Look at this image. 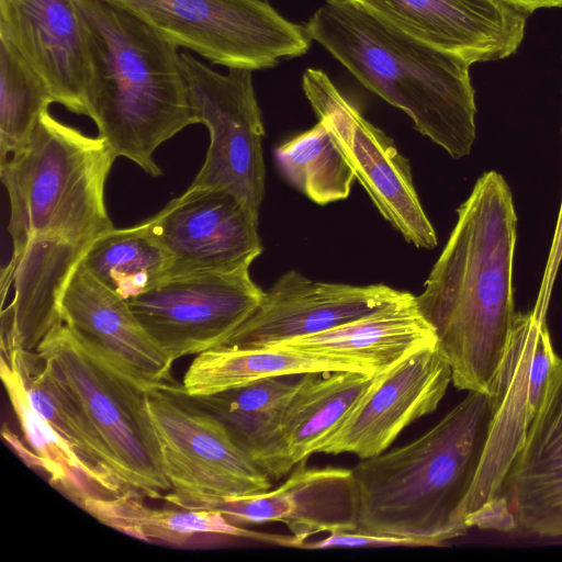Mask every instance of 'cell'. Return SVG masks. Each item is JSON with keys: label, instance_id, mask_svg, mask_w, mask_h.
<instances>
[{"label": "cell", "instance_id": "6da1fadb", "mask_svg": "<svg viewBox=\"0 0 562 562\" xmlns=\"http://www.w3.org/2000/svg\"><path fill=\"white\" fill-rule=\"evenodd\" d=\"M457 214L415 300L450 366L452 384L492 395L517 314L513 291L517 214L504 177L494 170L483 173Z\"/></svg>", "mask_w": 562, "mask_h": 562}, {"label": "cell", "instance_id": "7a4b0ae2", "mask_svg": "<svg viewBox=\"0 0 562 562\" xmlns=\"http://www.w3.org/2000/svg\"><path fill=\"white\" fill-rule=\"evenodd\" d=\"M495 407L490 394L468 395L409 443L361 459L352 469L356 530L407 538L425 547L464 535L465 502L485 453Z\"/></svg>", "mask_w": 562, "mask_h": 562}, {"label": "cell", "instance_id": "3957f363", "mask_svg": "<svg viewBox=\"0 0 562 562\" xmlns=\"http://www.w3.org/2000/svg\"><path fill=\"white\" fill-rule=\"evenodd\" d=\"M75 1L91 63L87 116L116 157L159 177L162 170L153 157L156 149L198 124L179 47L116 4Z\"/></svg>", "mask_w": 562, "mask_h": 562}, {"label": "cell", "instance_id": "277c9868", "mask_svg": "<svg viewBox=\"0 0 562 562\" xmlns=\"http://www.w3.org/2000/svg\"><path fill=\"white\" fill-rule=\"evenodd\" d=\"M305 29L366 88L404 111L452 158L475 140V92L464 58L422 41L351 0H325Z\"/></svg>", "mask_w": 562, "mask_h": 562}, {"label": "cell", "instance_id": "5b68a950", "mask_svg": "<svg viewBox=\"0 0 562 562\" xmlns=\"http://www.w3.org/2000/svg\"><path fill=\"white\" fill-rule=\"evenodd\" d=\"M116 158L103 138L44 111L26 140L0 162L10 202L12 255L37 235H59L88 247L113 228L105 183Z\"/></svg>", "mask_w": 562, "mask_h": 562}, {"label": "cell", "instance_id": "8992f818", "mask_svg": "<svg viewBox=\"0 0 562 562\" xmlns=\"http://www.w3.org/2000/svg\"><path fill=\"white\" fill-rule=\"evenodd\" d=\"M80 403L120 479L137 496L170 490L150 417L148 387L83 345L59 323L36 349Z\"/></svg>", "mask_w": 562, "mask_h": 562}, {"label": "cell", "instance_id": "52a82bcc", "mask_svg": "<svg viewBox=\"0 0 562 562\" xmlns=\"http://www.w3.org/2000/svg\"><path fill=\"white\" fill-rule=\"evenodd\" d=\"M162 467L171 490L164 499L178 508L262 493L271 477L233 440L225 426L176 381L146 390Z\"/></svg>", "mask_w": 562, "mask_h": 562}, {"label": "cell", "instance_id": "ba28073f", "mask_svg": "<svg viewBox=\"0 0 562 562\" xmlns=\"http://www.w3.org/2000/svg\"><path fill=\"white\" fill-rule=\"evenodd\" d=\"M176 46L231 68L263 69L305 54L311 37L262 0H103Z\"/></svg>", "mask_w": 562, "mask_h": 562}, {"label": "cell", "instance_id": "9c48e42d", "mask_svg": "<svg viewBox=\"0 0 562 562\" xmlns=\"http://www.w3.org/2000/svg\"><path fill=\"white\" fill-rule=\"evenodd\" d=\"M181 69L198 123L206 126L210 144L202 167L189 186L224 190L257 217L265 195V135L250 69L221 74L188 52Z\"/></svg>", "mask_w": 562, "mask_h": 562}, {"label": "cell", "instance_id": "30bf717a", "mask_svg": "<svg viewBox=\"0 0 562 562\" xmlns=\"http://www.w3.org/2000/svg\"><path fill=\"white\" fill-rule=\"evenodd\" d=\"M303 90L380 214L406 241L434 248L435 228L417 195L408 160L393 142L367 121L322 70L304 72Z\"/></svg>", "mask_w": 562, "mask_h": 562}, {"label": "cell", "instance_id": "8fae6325", "mask_svg": "<svg viewBox=\"0 0 562 562\" xmlns=\"http://www.w3.org/2000/svg\"><path fill=\"white\" fill-rule=\"evenodd\" d=\"M250 266L166 278L131 299L136 319L173 363L221 345L260 303Z\"/></svg>", "mask_w": 562, "mask_h": 562}, {"label": "cell", "instance_id": "7c38bea8", "mask_svg": "<svg viewBox=\"0 0 562 562\" xmlns=\"http://www.w3.org/2000/svg\"><path fill=\"white\" fill-rule=\"evenodd\" d=\"M258 223L232 193L188 187L140 224L170 255L169 278L251 266L262 252Z\"/></svg>", "mask_w": 562, "mask_h": 562}, {"label": "cell", "instance_id": "4fadbf2b", "mask_svg": "<svg viewBox=\"0 0 562 562\" xmlns=\"http://www.w3.org/2000/svg\"><path fill=\"white\" fill-rule=\"evenodd\" d=\"M452 374L438 344L376 373L364 394L319 452L368 459L383 453L409 424L435 412Z\"/></svg>", "mask_w": 562, "mask_h": 562}, {"label": "cell", "instance_id": "5bb4252c", "mask_svg": "<svg viewBox=\"0 0 562 562\" xmlns=\"http://www.w3.org/2000/svg\"><path fill=\"white\" fill-rule=\"evenodd\" d=\"M404 292L384 284L315 281L290 270L263 291L256 310L221 345L266 347L323 333L368 315Z\"/></svg>", "mask_w": 562, "mask_h": 562}, {"label": "cell", "instance_id": "9a60e30c", "mask_svg": "<svg viewBox=\"0 0 562 562\" xmlns=\"http://www.w3.org/2000/svg\"><path fill=\"white\" fill-rule=\"evenodd\" d=\"M0 40L46 82L56 103L87 115L91 63L75 0H0Z\"/></svg>", "mask_w": 562, "mask_h": 562}, {"label": "cell", "instance_id": "2e32d148", "mask_svg": "<svg viewBox=\"0 0 562 562\" xmlns=\"http://www.w3.org/2000/svg\"><path fill=\"white\" fill-rule=\"evenodd\" d=\"M400 30L474 63L513 55L527 14L499 0H351Z\"/></svg>", "mask_w": 562, "mask_h": 562}, {"label": "cell", "instance_id": "e0dca14e", "mask_svg": "<svg viewBox=\"0 0 562 562\" xmlns=\"http://www.w3.org/2000/svg\"><path fill=\"white\" fill-rule=\"evenodd\" d=\"M63 322L86 346L146 387L175 381L172 362L151 340L128 301L105 288L79 262L58 301Z\"/></svg>", "mask_w": 562, "mask_h": 562}, {"label": "cell", "instance_id": "ac0fdd59", "mask_svg": "<svg viewBox=\"0 0 562 562\" xmlns=\"http://www.w3.org/2000/svg\"><path fill=\"white\" fill-rule=\"evenodd\" d=\"M306 460L277 488L218 501L207 509L234 525L279 521L292 535L291 548L322 532L355 531L358 498L351 469L307 468Z\"/></svg>", "mask_w": 562, "mask_h": 562}, {"label": "cell", "instance_id": "d6986e66", "mask_svg": "<svg viewBox=\"0 0 562 562\" xmlns=\"http://www.w3.org/2000/svg\"><path fill=\"white\" fill-rule=\"evenodd\" d=\"M543 308L516 314L509 346L492 394L495 414L482 464L465 502V517L484 505L508 501L507 481L536 416L530 401V368Z\"/></svg>", "mask_w": 562, "mask_h": 562}, {"label": "cell", "instance_id": "ffe728a7", "mask_svg": "<svg viewBox=\"0 0 562 562\" xmlns=\"http://www.w3.org/2000/svg\"><path fill=\"white\" fill-rule=\"evenodd\" d=\"M506 496L526 531L562 537V358L512 467Z\"/></svg>", "mask_w": 562, "mask_h": 562}, {"label": "cell", "instance_id": "44dd1931", "mask_svg": "<svg viewBox=\"0 0 562 562\" xmlns=\"http://www.w3.org/2000/svg\"><path fill=\"white\" fill-rule=\"evenodd\" d=\"M87 248L64 236L45 234L31 238L19 254L12 255L14 297L1 313V355L36 351L63 322L59 296Z\"/></svg>", "mask_w": 562, "mask_h": 562}, {"label": "cell", "instance_id": "7402d4cb", "mask_svg": "<svg viewBox=\"0 0 562 562\" xmlns=\"http://www.w3.org/2000/svg\"><path fill=\"white\" fill-rule=\"evenodd\" d=\"M299 375H277L209 395L192 396L226 428L233 440L271 477L294 464L283 434V417Z\"/></svg>", "mask_w": 562, "mask_h": 562}, {"label": "cell", "instance_id": "603a6c76", "mask_svg": "<svg viewBox=\"0 0 562 562\" xmlns=\"http://www.w3.org/2000/svg\"><path fill=\"white\" fill-rule=\"evenodd\" d=\"M437 345V337L409 292L387 305L323 333L266 347L350 357L380 373L406 356Z\"/></svg>", "mask_w": 562, "mask_h": 562}, {"label": "cell", "instance_id": "cb8c5ba5", "mask_svg": "<svg viewBox=\"0 0 562 562\" xmlns=\"http://www.w3.org/2000/svg\"><path fill=\"white\" fill-rule=\"evenodd\" d=\"M3 357L16 367L30 402L67 445L85 474L110 495L132 493L114 470L80 403L48 361L40 352L26 350Z\"/></svg>", "mask_w": 562, "mask_h": 562}, {"label": "cell", "instance_id": "d4e9b609", "mask_svg": "<svg viewBox=\"0 0 562 562\" xmlns=\"http://www.w3.org/2000/svg\"><path fill=\"white\" fill-rule=\"evenodd\" d=\"M322 371L376 374L371 364L350 357L277 347L218 345L195 356L183 376L182 385L188 394L200 396L267 376L301 375Z\"/></svg>", "mask_w": 562, "mask_h": 562}, {"label": "cell", "instance_id": "484cf974", "mask_svg": "<svg viewBox=\"0 0 562 562\" xmlns=\"http://www.w3.org/2000/svg\"><path fill=\"white\" fill-rule=\"evenodd\" d=\"M133 493L85 496L76 504L100 522L128 536L170 544H187L205 537H233L285 546L288 537L257 532L225 519L212 509H168L147 506Z\"/></svg>", "mask_w": 562, "mask_h": 562}, {"label": "cell", "instance_id": "4316f807", "mask_svg": "<svg viewBox=\"0 0 562 562\" xmlns=\"http://www.w3.org/2000/svg\"><path fill=\"white\" fill-rule=\"evenodd\" d=\"M374 375L356 371L299 375L283 417V434L294 467L318 453L368 390Z\"/></svg>", "mask_w": 562, "mask_h": 562}, {"label": "cell", "instance_id": "83f0119b", "mask_svg": "<svg viewBox=\"0 0 562 562\" xmlns=\"http://www.w3.org/2000/svg\"><path fill=\"white\" fill-rule=\"evenodd\" d=\"M80 262L105 288L127 301L156 286L171 269L170 255L140 223L99 235Z\"/></svg>", "mask_w": 562, "mask_h": 562}, {"label": "cell", "instance_id": "f1b7e54d", "mask_svg": "<svg viewBox=\"0 0 562 562\" xmlns=\"http://www.w3.org/2000/svg\"><path fill=\"white\" fill-rule=\"evenodd\" d=\"M286 181L317 204L349 196L355 173L325 123H318L274 150Z\"/></svg>", "mask_w": 562, "mask_h": 562}, {"label": "cell", "instance_id": "f546056e", "mask_svg": "<svg viewBox=\"0 0 562 562\" xmlns=\"http://www.w3.org/2000/svg\"><path fill=\"white\" fill-rule=\"evenodd\" d=\"M0 374L19 419L22 432L33 452L25 450L36 467L50 476L52 484L72 502L88 495H110L98 487L82 471L74 453L30 402L16 367L2 355Z\"/></svg>", "mask_w": 562, "mask_h": 562}, {"label": "cell", "instance_id": "4dcf8cb0", "mask_svg": "<svg viewBox=\"0 0 562 562\" xmlns=\"http://www.w3.org/2000/svg\"><path fill=\"white\" fill-rule=\"evenodd\" d=\"M50 103L56 102L46 82L0 40V162L26 140Z\"/></svg>", "mask_w": 562, "mask_h": 562}, {"label": "cell", "instance_id": "1f68e13d", "mask_svg": "<svg viewBox=\"0 0 562 562\" xmlns=\"http://www.w3.org/2000/svg\"><path fill=\"white\" fill-rule=\"evenodd\" d=\"M381 548V547H425L422 542L397 537L376 536L358 531H335L327 537L300 542L301 549H329V548Z\"/></svg>", "mask_w": 562, "mask_h": 562}, {"label": "cell", "instance_id": "d6a6232c", "mask_svg": "<svg viewBox=\"0 0 562 562\" xmlns=\"http://www.w3.org/2000/svg\"><path fill=\"white\" fill-rule=\"evenodd\" d=\"M527 15L539 9L562 8V0H499Z\"/></svg>", "mask_w": 562, "mask_h": 562}, {"label": "cell", "instance_id": "836d02e7", "mask_svg": "<svg viewBox=\"0 0 562 562\" xmlns=\"http://www.w3.org/2000/svg\"><path fill=\"white\" fill-rule=\"evenodd\" d=\"M562 261V205L560 206L555 234L549 256L548 271L554 277L559 263Z\"/></svg>", "mask_w": 562, "mask_h": 562}, {"label": "cell", "instance_id": "e575fe53", "mask_svg": "<svg viewBox=\"0 0 562 562\" xmlns=\"http://www.w3.org/2000/svg\"><path fill=\"white\" fill-rule=\"evenodd\" d=\"M561 205H562V201H561Z\"/></svg>", "mask_w": 562, "mask_h": 562}]
</instances>
